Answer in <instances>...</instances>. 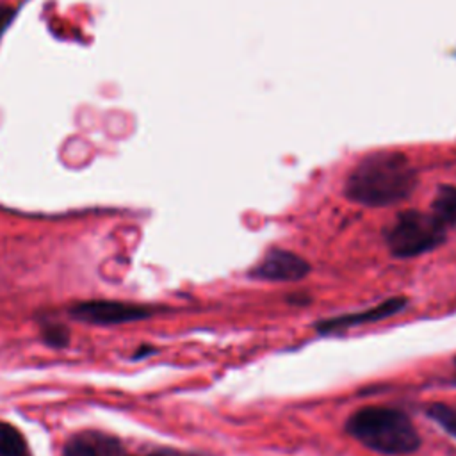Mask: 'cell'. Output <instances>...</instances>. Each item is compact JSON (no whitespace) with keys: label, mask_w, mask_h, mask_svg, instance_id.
<instances>
[{"label":"cell","mask_w":456,"mask_h":456,"mask_svg":"<svg viewBox=\"0 0 456 456\" xmlns=\"http://www.w3.org/2000/svg\"><path fill=\"white\" fill-rule=\"evenodd\" d=\"M417 171L401 151H374L363 157L346 180V196L365 207H387L408 198Z\"/></svg>","instance_id":"6da1fadb"},{"label":"cell","mask_w":456,"mask_h":456,"mask_svg":"<svg viewBox=\"0 0 456 456\" xmlns=\"http://www.w3.org/2000/svg\"><path fill=\"white\" fill-rule=\"evenodd\" d=\"M346 429L360 444L381 454H410L420 445L413 422L395 408H362L347 419Z\"/></svg>","instance_id":"7a4b0ae2"},{"label":"cell","mask_w":456,"mask_h":456,"mask_svg":"<svg viewBox=\"0 0 456 456\" xmlns=\"http://www.w3.org/2000/svg\"><path fill=\"white\" fill-rule=\"evenodd\" d=\"M445 233L431 212L404 210L385 230V240L394 256L410 258L438 248Z\"/></svg>","instance_id":"3957f363"},{"label":"cell","mask_w":456,"mask_h":456,"mask_svg":"<svg viewBox=\"0 0 456 456\" xmlns=\"http://www.w3.org/2000/svg\"><path fill=\"white\" fill-rule=\"evenodd\" d=\"M151 312L137 306L128 305L121 301H107V299H96V301H84L75 305L71 310V315L82 322L89 324H121V322H132L148 317Z\"/></svg>","instance_id":"277c9868"},{"label":"cell","mask_w":456,"mask_h":456,"mask_svg":"<svg viewBox=\"0 0 456 456\" xmlns=\"http://www.w3.org/2000/svg\"><path fill=\"white\" fill-rule=\"evenodd\" d=\"M310 273V264L287 249H269L249 274L256 280L267 281H296Z\"/></svg>","instance_id":"5b68a950"},{"label":"cell","mask_w":456,"mask_h":456,"mask_svg":"<svg viewBox=\"0 0 456 456\" xmlns=\"http://www.w3.org/2000/svg\"><path fill=\"white\" fill-rule=\"evenodd\" d=\"M406 306V299L404 297H390L381 301L379 305L356 312V314H346V315H338V317H331V319H322L315 324L317 331L321 333H330V331H338V330H347V328H354V326H362L367 322H376L381 319H387L390 315L399 314L403 308Z\"/></svg>","instance_id":"8992f818"},{"label":"cell","mask_w":456,"mask_h":456,"mask_svg":"<svg viewBox=\"0 0 456 456\" xmlns=\"http://www.w3.org/2000/svg\"><path fill=\"white\" fill-rule=\"evenodd\" d=\"M429 212L445 230L456 226V187L440 185L433 198Z\"/></svg>","instance_id":"52a82bcc"},{"label":"cell","mask_w":456,"mask_h":456,"mask_svg":"<svg viewBox=\"0 0 456 456\" xmlns=\"http://www.w3.org/2000/svg\"><path fill=\"white\" fill-rule=\"evenodd\" d=\"M27 445L18 429L0 422V456H25Z\"/></svg>","instance_id":"ba28073f"},{"label":"cell","mask_w":456,"mask_h":456,"mask_svg":"<svg viewBox=\"0 0 456 456\" xmlns=\"http://www.w3.org/2000/svg\"><path fill=\"white\" fill-rule=\"evenodd\" d=\"M428 415L444 429L447 431L451 436L456 438V408L449 406V404H431L428 408Z\"/></svg>","instance_id":"9c48e42d"},{"label":"cell","mask_w":456,"mask_h":456,"mask_svg":"<svg viewBox=\"0 0 456 456\" xmlns=\"http://www.w3.org/2000/svg\"><path fill=\"white\" fill-rule=\"evenodd\" d=\"M43 337H45L46 344H50L53 347H61V346L68 344V331L64 328H61V326H53V328L45 330Z\"/></svg>","instance_id":"30bf717a"},{"label":"cell","mask_w":456,"mask_h":456,"mask_svg":"<svg viewBox=\"0 0 456 456\" xmlns=\"http://www.w3.org/2000/svg\"><path fill=\"white\" fill-rule=\"evenodd\" d=\"M64 456H96V452H94L93 447L87 445L86 442L75 440V442H71V444L66 447Z\"/></svg>","instance_id":"8fae6325"},{"label":"cell","mask_w":456,"mask_h":456,"mask_svg":"<svg viewBox=\"0 0 456 456\" xmlns=\"http://www.w3.org/2000/svg\"><path fill=\"white\" fill-rule=\"evenodd\" d=\"M14 18V9L7 4H0V37L5 32V28L11 25Z\"/></svg>","instance_id":"7c38bea8"},{"label":"cell","mask_w":456,"mask_h":456,"mask_svg":"<svg viewBox=\"0 0 456 456\" xmlns=\"http://www.w3.org/2000/svg\"><path fill=\"white\" fill-rule=\"evenodd\" d=\"M454 363H456V360H454Z\"/></svg>","instance_id":"4fadbf2b"}]
</instances>
